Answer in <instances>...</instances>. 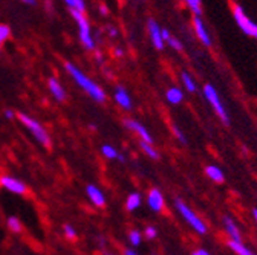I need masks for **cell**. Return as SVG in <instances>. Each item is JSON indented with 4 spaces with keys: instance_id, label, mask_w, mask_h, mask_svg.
<instances>
[{
    "instance_id": "obj_14",
    "label": "cell",
    "mask_w": 257,
    "mask_h": 255,
    "mask_svg": "<svg viewBox=\"0 0 257 255\" xmlns=\"http://www.w3.org/2000/svg\"><path fill=\"white\" fill-rule=\"evenodd\" d=\"M222 226H223V232L227 234V237H228L230 240H237V241L243 240L242 231H240L239 225H237L236 220H234L233 217H230V215H223V217H222Z\"/></svg>"
},
{
    "instance_id": "obj_40",
    "label": "cell",
    "mask_w": 257,
    "mask_h": 255,
    "mask_svg": "<svg viewBox=\"0 0 257 255\" xmlns=\"http://www.w3.org/2000/svg\"><path fill=\"white\" fill-rule=\"evenodd\" d=\"M103 255H118V253H115V252H109V250H106Z\"/></svg>"
},
{
    "instance_id": "obj_30",
    "label": "cell",
    "mask_w": 257,
    "mask_h": 255,
    "mask_svg": "<svg viewBox=\"0 0 257 255\" xmlns=\"http://www.w3.org/2000/svg\"><path fill=\"white\" fill-rule=\"evenodd\" d=\"M143 234H144V238H147V240H155V238L158 237V229H156V226H153V225H147V226L144 228Z\"/></svg>"
},
{
    "instance_id": "obj_38",
    "label": "cell",
    "mask_w": 257,
    "mask_h": 255,
    "mask_svg": "<svg viewBox=\"0 0 257 255\" xmlns=\"http://www.w3.org/2000/svg\"><path fill=\"white\" fill-rule=\"evenodd\" d=\"M22 2L26 4V5H36V4H37L36 0H22Z\"/></svg>"
},
{
    "instance_id": "obj_28",
    "label": "cell",
    "mask_w": 257,
    "mask_h": 255,
    "mask_svg": "<svg viewBox=\"0 0 257 255\" xmlns=\"http://www.w3.org/2000/svg\"><path fill=\"white\" fill-rule=\"evenodd\" d=\"M11 37V28L8 25H0V48Z\"/></svg>"
},
{
    "instance_id": "obj_1",
    "label": "cell",
    "mask_w": 257,
    "mask_h": 255,
    "mask_svg": "<svg viewBox=\"0 0 257 255\" xmlns=\"http://www.w3.org/2000/svg\"><path fill=\"white\" fill-rule=\"evenodd\" d=\"M64 68H66L71 78L78 84V87L83 92H86L95 103H106L107 93L104 92V89L101 86H98L89 75H86L81 69H78L74 63H69V61L64 63Z\"/></svg>"
},
{
    "instance_id": "obj_22",
    "label": "cell",
    "mask_w": 257,
    "mask_h": 255,
    "mask_svg": "<svg viewBox=\"0 0 257 255\" xmlns=\"http://www.w3.org/2000/svg\"><path fill=\"white\" fill-rule=\"evenodd\" d=\"M140 147L143 150V153L152 159V161H159V157H161V153L158 151V148L153 145V142H146V141H140Z\"/></svg>"
},
{
    "instance_id": "obj_11",
    "label": "cell",
    "mask_w": 257,
    "mask_h": 255,
    "mask_svg": "<svg viewBox=\"0 0 257 255\" xmlns=\"http://www.w3.org/2000/svg\"><path fill=\"white\" fill-rule=\"evenodd\" d=\"M147 206L153 212H163L166 209V197L159 188H150L147 191Z\"/></svg>"
},
{
    "instance_id": "obj_2",
    "label": "cell",
    "mask_w": 257,
    "mask_h": 255,
    "mask_svg": "<svg viewBox=\"0 0 257 255\" xmlns=\"http://www.w3.org/2000/svg\"><path fill=\"white\" fill-rule=\"evenodd\" d=\"M175 209L182 217V220L191 228L193 232H196L198 235H205L208 232L207 221L195 209H193L188 203H185L182 199H176L175 200Z\"/></svg>"
},
{
    "instance_id": "obj_35",
    "label": "cell",
    "mask_w": 257,
    "mask_h": 255,
    "mask_svg": "<svg viewBox=\"0 0 257 255\" xmlns=\"http://www.w3.org/2000/svg\"><path fill=\"white\" fill-rule=\"evenodd\" d=\"M14 116H16V113L13 110H5V118L7 119H13Z\"/></svg>"
},
{
    "instance_id": "obj_32",
    "label": "cell",
    "mask_w": 257,
    "mask_h": 255,
    "mask_svg": "<svg viewBox=\"0 0 257 255\" xmlns=\"http://www.w3.org/2000/svg\"><path fill=\"white\" fill-rule=\"evenodd\" d=\"M191 255H211V253L204 247H196L195 250H191Z\"/></svg>"
},
{
    "instance_id": "obj_27",
    "label": "cell",
    "mask_w": 257,
    "mask_h": 255,
    "mask_svg": "<svg viewBox=\"0 0 257 255\" xmlns=\"http://www.w3.org/2000/svg\"><path fill=\"white\" fill-rule=\"evenodd\" d=\"M69 10H75L80 13H86V2L84 0H63Z\"/></svg>"
},
{
    "instance_id": "obj_37",
    "label": "cell",
    "mask_w": 257,
    "mask_h": 255,
    "mask_svg": "<svg viewBox=\"0 0 257 255\" xmlns=\"http://www.w3.org/2000/svg\"><path fill=\"white\" fill-rule=\"evenodd\" d=\"M116 29L115 28H109V36H112V37H116Z\"/></svg>"
},
{
    "instance_id": "obj_9",
    "label": "cell",
    "mask_w": 257,
    "mask_h": 255,
    "mask_svg": "<svg viewBox=\"0 0 257 255\" xmlns=\"http://www.w3.org/2000/svg\"><path fill=\"white\" fill-rule=\"evenodd\" d=\"M0 186L17 196H25L28 193V186L25 185V182L10 174H0Z\"/></svg>"
},
{
    "instance_id": "obj_19",
    "label": "cell",
    "mask_w": 257,
    "mask_h": 255,
    "mask_svg": "<svg viewBox=\"0 0 257 255\" xmlns=\"http://www.w3.org/2000/svg\"><path fill=\"white\" fill-rule=\"evenodd\" d=\"M48 87H49V92L52 93V97L57 100V101H64L66 100V92H64L63 86L58 83L57 78H49L48 80Z\"/></svg>"
},
{
    "instance_id": "obj_39",
    "label": "cell",
    "mask_w": 257,
    "mask_h": 255,
    "mask_svg": "<svg viewBox=\"0 0 257 255\" xmlns=\"http://www.w3.org/2000/svg\"><path fill=\"white\" fill-rule=\"evenodd\" d=\"M100 11L103 13V16H107V8H106V7L101 5V7H100Z\"/></svg>"
},
{
    "instance_id": "obj_29",
    "label": "cell",
    "mask_w": 257,
    "mask_h": 255,
    "mask_svg": "<svg viewBox=\"0 0 257 255\" xmlns=\"http://www.w3.org/2000/svg\"><path fill=\"white\" fill-rule=\"evenodd\" d=\"M172 133H173L175 139H176L179 144H182V145H185V144H187V136H185V133L179 129V127L173 125V127H172Z\"/></svg>"
},
{
    "instance_id": "obj_18",
    "label": "cell",
    "mask_w": 257,
    "mask_h": 255,
    "mask_svg": "<svg viewBox=\"0 0 257 255\" xmlns=\"http://www.w3.org/2000/svg\"><path fill=\"white\" fill-rule=\"evenodd\" d=\"M227 246H228V249H231L236 255H257L251 247H248L245 243H243V240H240V241H237V240H227Z\"/></svg>"
},
{
    "instance_id": "obj_16",
    "label": "cell",
    "mask_w": 257,
    "mask_h": 255,
    "mask_svg": "<svg viewBox=\"0 0 257 255\" xmlns=\"http://www.w3.org/2000/svg\"><path fill=\"white\" fill-rule=\"evenodd\" d=\"M179 80H181V87H182L187 93H196V92H198V81L195 80V77H193L190 72L181 71Z\"/></svg>"
},
{
    "instance_id": "obj_10",
    "label": "cell",
    "mask_w": 257,
    "mask_h": 255,
    "mask_svg": "<svg viewBox=\"0 0 257 255\" xmlns=\"http://www.w3.org/2000/svg\"><path fill=\"white\" fill-rule=\"evenodd\" d=\"M122 122H124V125H125V129H127V130H131L135 136H138L140 141L153 142V136H152L150 130L147 129V127H146L143 122H140V121H137V119H134V118H125Z\"/></svg>"
},
{
    "instance_id": "obj_36",
    "label": "cell",
    "mask_w": 257,
    "mask_h": 255,
    "mask_svg": "<svg viewBox=\"0 0 257 255\" xmlns=\"http://www.w3.org/2000/svg\"><path fill=\"white\" fill-rule=\"evenodd\" d=\"M251 215H252V220H254L255 226H257V208H252V211H251Z\"/></svg>"
},
{
    "instance_id": "obj_17",
    "label": "cell",
    "mask_w": 257,
    "mask_h": 255,
    "mask_svg": "<svg viewBox=\"0 0 257 255\" xmlns=\"http://www.w3.org/2000/svg\"><path fill=\"white\" fill-rule=\"evenodd\" d=\"M204 173H205V176H207L211 182H214V183H223V182H225V173H223V170H222L219 165L208 164V165L204 168Z\"/></svg>"
},
{
    "instance_id": "obj_25",
    "label": "cell",
    "mask_w": 257,
    "mask_h": 255,
    "mask_svg": "<svg viewBox=\"0 0 257 255\" xmlns=\"http://www.w3.org/2000/svg\"><path fill=\"white\" fill-rule=\"evenodd\" d=\"M101 154L107 159V161H118V150L113 147V145H109V144H104L101 147Z\"/></svg>"
},
{
    "instance_id": "obj_21",
    "label": "cell",
    "mask_w": 257,
    "mask_h": 255,
    "mask_svg": "<svg viewBox=\"0 0 257 255\" xmlns=\"http://www.w3.org/2000/svg\"><path fill=\"white\" fill-rule=\"evenodd\" d=\"M163 37H164L166 45L170 46L175 52H184V43L178 37H175L173 34H170L169 31L164 29V28H163Z\"/></svg>"
},
{
    "instance_id": "obj_5",
    "label": "cell",
    "mask_w": 257,
    "mask_h": 255,
    "mask_svg": "<svg viewBox=\"0 0 257 255\" xmlns=\"http://www.w3.org/2000/svg\"><path fill=\"white\" fill-rule=\"evenodd\" d=\"M71 14H72V19L75 20V23L78 25V36H80L81 45L87 51H95L96 42L93 39L92 28H90V23H89V20L86 17V13H80V11L71 10Z\"/></svg>"
},
{
    "instance_id": "obj_4",
    "label": "cell",
    "mask_w": 257,
    "mask_h": 255,
    "mask_svg": "<svg viewBox=\"0 0 257 255\" xmlns=\"http://www.w3.org/2000/svg\"><path fill=\"white\" fill-rule=\"evenodd\" d=\"M231 16H233L236 26L240 29V33L257 42V22H254L248 16V13L245 11V8L240 4H237V2L231 4Z\"/></svg>"
},
{
    "instance_id": "obj_26",
    "label": "cell",
    "mask_w": 257,
    "mask_h": 255,
    "mask_svg": "<svg viewBox=\"0 0 257 255\" xmlns=\"http://www.w3.org/2000/svg\"><path fill=\"white\" fill-rule=\"evenodd\" d=\"M143 240H144V234L140 229H131V232H128V243H131L132 247L141 246Z\"/></svg>"
},
{
    "instance_id": "obj_3",
    "label": "cell",
    "mask_w": 257,
    "mask_h": 255,
    "mask_svg": "<svg viewBox=\"0 0 257 255\" xmlns=\"http://www.w3.org/2000/svg\"><path fill=\"white\" fill-rule=\"evenodd\" d=\"M202 95H204L205 101L208 103V106L211 107V110L214 112V115L217 116V119L223 125H230V122H231L230 113H228L227 107H225V104H223V101L220 98L217 89L211 83H207L202 87Z\"/></svg>"
},
{
    "instance_id": "obj_15",
    "label": "cell",
    "mask_w": 257,
    "mask_h": 255,
    "mask_svg": "<svg viewBox=\"0 0 257 255\" xmlns=\"http://www.w3.org/2000/svg\"><path fill=\"white\" fill-rule=\"evenodd\" d=\"M184 98H185V90L182 87H179V86H170L166 90V100L172 106L182 104L184 103Z\"/></svg>"
},
{
    "instance_id": "obj_6",
    "label": "cell",
    "mask_w": 257,
    "mask_h": 255,
    "mask_svg": "<svg viewBox=\"0 0 257 255\" xmlns=\"http://www.w3.org/2000/svg\"><path fill=\"white\" fill-rule=\"evenodd\" d=\"M17 116H19V121L26 127V129H28L29 132H31V135L37 139V142H40L45 148H51V145H52L51 136H49V133L46 132L45 127H43L37 119L31 118V116L26 115V113H19Z\"/></svg>"
},
{
    "instance_id": "obj_23",
    "label": "cell",
    "mask_w": 257,
    "mask_h": 255,
    "mask_svg": "<svg viewBox=\"0 0 257 255\" xmlns=\"http://www.w3.org/2000/svg\"><path fill=\"white\" fill-rule=\"evenodd\" d=\"M181 2L193 16H202V0H181Z\"/></svg>"
},
{
    "instance_id": "obj_8",
    "label": "cell",
    "mask_w": 257,
    "mask_h": 255,
    "mask_svg": "<svg viewBox=\"0 0 257 255\" xmlns=\"http://www.w3.org/2000/svg\"><path fill=\"white\" fill-rule=\"evenodd\" d=\"M146 26H147V34H149V39H150V43L153 45V48L156 51H164V48L167 45L163 37V28L159 26V23L155 19H149Z\"/></svg>"
},
{
    "instance_id": "obj_33",
    "label": "cell",
    "mask_w": 257,
    "mask_h": 255,
    "mask_svg": "<svg viewBox=\"0 0 257 255\" xmlns=\"http://www.w3.org/2000/svg\"><path fill=\"white\" fill-rule=\"evenodd\" d=\"M121 255H140V253L135 250V247H125V249H122Z\"/></svg>"
},
{
    "instance_id": "obj_7",
    "label": "cell",
    "mask_w": 257,
    "mask_h": 255,
    "mask_svg": "<svg viewBox=\"0 0 257 255\" xmlns=\"http://www.w3.org/2000/svg\"><path fill=\"white\" fill-rule=\"evenodd\" d=\"M191 28H193V33H195V37L198 39V42L202 46H205V48L213 46V37L210 34V29L205 25L202 16H193L191 17Z\"/></svg>"
},
{
    "instance_id": "obj_13",
    "label": "cell",
    "mask_w": 257,
    "mask_h": 255,
    "mask_svg": "<svg viewBox=\"0 0 257 255\" xmlns=\"http://www.w3.org/2000/svg\"><path fill=\"white\" fill-rule=\"evenodd\" d=\"M86 197L96 208H104L106 206V194H104V191L100 186L93 185V183H89L86 186Z\"/></svg>"
},
{
    "instance_id": "obj_34",
    "label": "cell",
    "mask_w": 257,
    "mask_h": 255,
    "mask_svg": "<svg viewBox=\"0 0 257 255\" xmlns=\"http://www.w3.org/2000/svg\"><path fill=\"white\" fill-rule=\"evenodd\" d=\"M115 57H118V58H121V57H124V51L121 49V48H115Z\"/></svg>"
},
{
    "instance_id": "obj_12",
    "label": "cell",
    "mask_w": 257,
    "mask_h": 255,
    "mask_svg": "<svg viewBox=\"0 0 257 255\" xmlns=\"http://www.w3.org/2000/svg\"><path fill=\"white\" fill-rule=\"evenodd\" d=\"M113 101L116 103V106L125 112L132 110L134 109V100H132V95L127 92L125 87L122 86H116L113 90Z\"/></svg>"
},
{
    "instance_id": "obj_20",
    "label": "cell",
    "mask_w": 257,
    "mask_h": 255,
    "mask_svg": "<svg viewBox=\"0 0 257 255\" xmlns=\"http://www.w3.org/2000/svg\"><path fill=\"white\" fill-rule=\"evenodd\" d=\"M124 205H125V209L128 212H135L143 205V196L140 193H137V191H134V193H131L125 197V203Z\"/></svg>"
},
{
    "instance_id": "obj_31",
    "label": "cell",
    "mask_w": 257,
    "mask_h": 255,
    "mask_svg": "<svg viewBox=\"0 0 257 255\" xmlns=\"http://www.w3.org/2000/svg\"><path fill=\"white\" fill-rule=\"evenodd\" d=\"M63 235L68 240H75L77 238V229L72 225H64L63 226Z\"/></svg>"
},
{
    "instance_id": "obj_24",
    "label": "cell",
    "mask_w": 257,
    "mask_h": 255,
    "mask_svg": "<svg viewBox=\"0 0 257 255\" xmlns=\"http://www.w3.org/2000/svg\"><path fill=\"white\" fill-rule=\"evenodd\" d=\"M7 226H8V229H10L13 234H22V232H23V223H22V220H20L19 217H16V215L8 217V220H7Z\"/></svg>"
}]
</instances>
